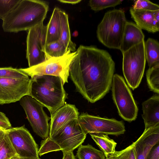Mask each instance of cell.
I'll return each mask as SVG.
<instances>
[{
	"instance_id": "6",
	"label": "cell",
	"mask_w": 159,
	"mask_h": 159,
	"mask_svg": "<svg viewBox=\"0 0 159 159\" xmlns=\"http://www.w3.org/2000/svg\"><path fill=\"white\" fill-rule=\"evenodd\" d=\"M144 40L132 47L123 54V71L129 86L133 90L140 84L146 62Z\"/></svg>"
},
{
	"instance_id": "5",
	"label": "cell",
	"mask_w": 159,
	"mask_h": 159,
	"mask_svg": "<svg viewBox=\"0 0 159 159\" xmlns=\"http://www.w3.org/2000/svg\"><path fill=\"white\" fill-rule=\"evenodd\" d=\"M127 21L122 10L114 9L106 12L97 27L98 40L108 48L120 50Z\"/></svg>"
},
{
	"instance_id": "22",
	"label": "cell",
	"mask_w": 159,
	"mask_h": 159,
	"mask_svg": "<svg viewBox=\"0 0 159 159\" xmlns=\"http://www.w3.org/2000/svg\"><path fill=\"white\" fill-rule=\"evenodd\" d=\"M91 138L105 156L115 152L117 143L110 139L108 135L100 134H90Z\"/></svg>"
},
{
	"instance_id": "34",
	"label": "cell",
	"mask_w": 159,
	"mask_h": 159,
	"mask_svg": "<svg viewBox=\"0 0 159 159\" xmlns=\"http://www.w3.org/2000/svg\"><path fill=\"white\" fill-rule=\"evenodd\" d=\"M62 159H75L73 151H62Z\"/></svg>"
},
{
	"instance_id": "25",
	"label": "cell",
	"mask_w": 159,
	"mask_h": 159,
	"mask_svg": "<svg viewBox=\"0 0 159 159\" xmlns=\"http://www.w3.org/2000/svg\"><path fill=\"white\" fill-rule=\"evenodd\" d=\"M68 49L60 39L56 41L45 45V52L47 60L50 58H57L64 56Z\"/></svg>"
},
{
	"instance_id": "11",
	"label": "cell",
	"mask_w": 159,
	"mask_h": 159,
	"mask_svg": "<svg viewBox=\"0 0 159 159\" xmlns=\"http://www.w3.org/2000/svg\"><path fill=\"white\" fill-rule=\"evenodd\" d=\"M47 26L43 23L31 29L26 39V57L29 67H31L47 60L45 52Z\"/></svg>"
},
{
	"instance_id": "37",
	"label": "cell",
	"mask_w": 159,
	"mask_h": 159,
	"mask_svg": "<svg viewBox=\"0 0 159 159\" xmlns=\"http://www.w3.org/2000/svg\"><path fill=\"white\" fill-rule=\"evenodd\" d=\"M18 159H40L39 157H18Z\"/></svg>"
},
{
	"instance_id": "12",
	"label": "cell",
	"mask_w": 159,
	"mask_h": 159,
	"mask_svg": "<svg viewBox=\"0 0 159 159\" xmlns=\"http://www.w3.org/2000/svg\"><path fill=\"white\" fill-rule=\"evenodd\" d=\"M5 131L18 157H39L38 145L31 134L24 126L11 128Z\"/></svg>"
},
{
	"instance_id": "18",
	"label": "cell",
	"mask_w": 159,
	"mask_h": 159,
	"mask_svg": "<svg viewBox=\"0 0 159 159\" xmlns=\"http://www.w3.org/2000/svg\"><path fill=\"white\" fill-rule=\"evenodd\" d=\"M154 11L135 10L132 7L129 10L131 17L136 24L141 29L152 33L159 30V26L154 19Z\"/></svg>"
},
{
	"instance_id": "16",
	"label": "cell",
	"mask_w": 159,
	"mask_h": 159,
	"mask_svg": "<svg viewBox=\"0 0 159 159\" xmlns=\"http://www.w3.org/2000/svg\"><path fill=\"white\" fill-rule=\"evenodd\" d=\"M142 29L135 24L127 21L122 37L120 50L122 53L144 40Z\"/></svg>"
},
{
	"instance_id": "15",
	"label": "cell",
	"mask_w": 159,
	"mask_h": 159,
	"mask_svg": "<svg viewBox=\"0 0 159 159\" xmlns=\"http://www.w3.org/2000/svg\"><path fill=\"white\" fill-rule=\"evenodd\" d=\"M79 115L78 109L74 105L65 103L51 114L49 137L70 120L78 118Z\"/></svg>"
},
{
	"instance_id": "28",
	"label": "cell",
	"mask_w": 159,
	"mask_h": 159,
	"mask_svg": "<svg viewBox=\"0 0 159 159\" xmlns=\"http://www.w3.org/2000/svg\"><path fill=\"white\" fill-rule=\"evenodd\" d=\"M121 0H90L89 1V5L91 9L98 11L105 8L115 7L120 4Z\"/></svg>"
},
{
	"instance_id": "26",
	"label": "cell",
	"mask_w": 159,
	"mask_h": 159,
	"mask_svg": "<svg viewBox=\"0 0 159 159\" xmlns=\"http://www.w3.org/2000/svg\"><path fill=\"white\" fill-rule=\"evenodd\" d=\"M148 86L152 91L159 93V65L150 67L146 72Z\"/></svg>"
},
{
	"instance_id": "29",
	"label": "cell",
	"mask_w": 159,
	"mask_h": 159,
	"mask_svg": "<svg viewBox=\"0 0 159 159\" xmlns=\"http://www.w3.org/2000/svg\"><path fill=\"white\" fill-rule=\"evenodd\" d=\"M107 156L111 159H136L134 149L132 144L121 151H115L113 153L107 157Z\"/></svg>"
},
{
	"instance_id": "13",
	"label": "cell",
	"mask_w": 159,
	"mask_h": 159,
	"mask_svg": "<svg viewBox=\"0 0 159 159\" xmlns=\"http://www.w3.org/2000/svg\"><path fill=\"white\" fill-rule=\"evenodd\" d=\"M31 79L0 78V105L19 101L30 95Z\"/></svg>"
},
{
	"instance_id": "8",
	"label": "cell",
	"mask_w": 159,
	"mask_h": 159,
	"mask_svg": "<svg viewBox=\"0 0 159 159\" xmlns=\"http://www.w3.org/2000/svg\"><path fill=\"white\" fill-rule=\"evenodd\" d=\"M111 86L113 99L119 115L128 122L135 120L138 108L123 77L117 74L114 75Z\"/></svg>"
},
{
	"instance_id": "1",
	"label": "cell",
	"mask_w": 159,
	"mask_h": 159,
	"mask_svg": "<svg viewBox=\"0 0 159 159\" xmlns=\"http://www.w3.org/2000/svg\"><path fill=\"white\" fill-rule=\"evenodd\" d=\"M71 64L70 79L77 90L89 102L102 98L111 86L115 63L106 51L80 46Z\"/></svg>"
},
{
	"instance_id": "2",
	"label": "cell",
	"mask_w": 159,
	"mask_h": 159,
	"mask_svg": "<svg viewBox=\"0 0 159 159\" xmlns=\"http://www.w3.org/2000/svg\"><path fill=\"white\" fill-rule=\"evenodd\" d=\"M49 6L46 2L39 0H20L2 20L4 32L17 33L29 30L43 23Z\"/></svg>"
},
{
	"instance_id": "21",
	"label": "cell",
	"mask_w": 159,
	"mask_h": 159,
	"mask_svg": "<svg viewBox=\"0 0 159 159\" xmlns=\"http://www.w3.org/2000/svg\"><path fill=\"white\" fill-rule=\"evenodd\" d=\"M146 60L149 68L159 65V43L155 39L148 38L144 43Z\"/></svg>"
},
{
	"instance_id": "3",
	"label": "cell",
	"mask_w": 159,
	"mask_h": 159,
	"mask_svg": "<svg viewBox=\"0 0 159 159\" xmlns=\"http://www.w3.org/2000/svg\"><path fill=\"white\" fill-rule=\"evenodd\" d=\"M30 96L46 107L51 114L63 106L67 94L59 77L51 75L31 77Z\"/></svg>"
},
{
	"instance_id": "31",
	"label": "cell",
	"mask_w": 159,
	"mask_h": 159,
	"mask_svg": "<svg viewBox=\"0 0 159 159\" xmlns=\"http://www.w3.org/2000/svg\"><path fill=\"white\" fill-rule=\"evenodd\" d=\"M132 8L137 10L155 11L159 10V6L147 0H138L135 1Z\"/></svg>"
},
{
	"instance_id": "4",
	"label": "cell",
	"mask_w": 159,
	"mask_h": 159,
	"mask_svg": "<svg viewBox=\"0 0 159 159\" xmlns=\"http://www.w3.org/2000/svg\"><path fill=\"white\" fill-rule=\"evenodd\" d=\"M78 118L70 120L51 136L42 141L38 151L39 155L60 150L73 151L81 145L87 134Z\"/></svg>"
},
{
	"instance_id": "40",
	"label": "cell",
	"mask_w": 159,
	"mask_h": 159,
	"mask_svg": "<svg viewBox=\"0 0 159 159\" xmlns=\"http://www.w3.org/2000/svg\"><path fill=\"white\" fill-rule=\"evenodd\" d=\"M0 129H1V128H0Z\"/></svg>"
},
{
	"instance_id": "36",
	"label": "cell",
	"mask_w": 159,
	"mask_h": 159,
	"mask_svg": "<svg viewBox=\"0 0 159 159\" xmlns=\"http://www.w3.org/2000/svg\"><path fill=\"white\" fill-rule=\"evenodd\" d=\"M154 16L157 24L159 26V10L154 11Z\"/></svg>"
},
{
	"instance_id": "38",
	"label": "cell",
	"mask_w": 159,
	"mask_h": 159,
	"mask_svg": "<svg viewBox=\"0 0 159 159\" xmlns=\"http://www.w3.org/2000/svg\"><path fill=\"white\" fill-rule=\"evenodd\" d=\"M10 159H18V156L17 155L14 156Z\"/></svg>"
},
{
	"instance_id": "39",
	"label": "cell",
	"mask_w": 159,
	"mask_h": 159,
	"mask_svg": "<svg viewBox=\"0 0 159 159\" xmlns=\"http://www.w3.org/2000/svg\"><path fill=\"white\" fill-rule=\"evenodd\" d=\"M106 159H111V158H110L109 157H106Z\"/></svg>"
},
{
	"instance_id": "35",
	"label": "cell",
	"mask_w": 159,
	"mask_h": 159,
	"mask_svg": "<svg viewBox=\"0 0 159 159\" xmlns=\"http://www.w3.org/2000/svg\"><path fill=\"white\" fill-rule=\"evenodd\" d=\"M58 1L61 2L65 3H69L75 4L80 2L81 0H58Z\"/></svg>"
},
{
	"instance_id": "32",
	"label": "cell",
	"mask_w": 159,
	"mask_h": 159,
	"mask_svg": "<svg viewBox=\"0 0 159 159\" xmlns=\"http://www.w3.org/2000/svg\"><path fill=\"white\" fill-rule=\"evenodd\" d=\"M11 128V124L5 114L0 111V128L6 130Z\"/></svg>"
},
{
	"instance_id": "30",
	"label": "cell",
	"mask_w": 159,
	"mask_h": 159,
	"mask_svg": "<svg viewBox=\"0 0 159 159\" xmlns=\"http://www.w3.org/2000/svg\"><path fill=\"white\" fill-rule=\"evenodd\" d=\"M20 0H0V19L3 20Z\"/></svg>"
},
{
	"instance_id": "19",
	"label": "cell",
	"mask_w": 159,
	"mask_h": 159,
	"mask_svg": "<svg viewBox=\"0 0 159 159\" xmlns=\"http://www.w3.org/2000/svg\"><path fill=\"white\" fill-rule=\"evenodd\" d=\"M61 9L56 7L47 26L46 45L59 40L61 35Z\"/></svg>"
},
{
	"instance_id": "20",
	"label": "cell",
	"mask_w": 159,
	"mask_h": 159,
	"mask_svg": "<svg viewBox=\"0 0 159 159\" xmlns=\"http://www.w3.org/2000/svg\"><path fill=\"white\" fill-rule=\"evenodd\" d=\"M61 35L60 39L71 52H75L76 45L71 40L68 15L64 11H60Z\"/></svg>"
},
{
	"instance_id": "9",
	"label": "cell",
	"mask_w": 159,
	"mask_h": 159,
	"mask_svg": "<svg viewBox=\"0 0 159 159\" xmlns=\"http://www.w3.org/2000/svg\"><path fill=\"white\" fill-rule=\"evenodd\" d=\"M19 102L34 132L44 139L48 138L50 118L44 112L43 106L30 95L24 96Z\"/></svg>"
},
{
	"instance_id": "17",
	"label": "cell",
	"mask_w": 159,
	"mask_h": 159,
	"mask_svg": "<svg viewBox=\"0 0 159 159\" xmlns=\"http://www.w3.org/2000/svg\"><path fill=\"white\" fill-rule=\"evenodd\" d=\"M142 117L146 130L159 124V96L155 94L142 104Z\"/></svg>"
},
{
	"instance_id": "7",
	"label": "cell",
	"mask_w": 159,
	"mask_h": 159,
	"mask_svg": "<svg viewBox=\"0 0 159 159\" xmlns=\"http://www.w3.org/2000/svg\"><path fill=\"white\" fill-rule=\"evenodd\" d=\"M77 52H71L68 49L63 56L50 58L37 65L20 69L29 76L51 75L60 77L64 84L68 82L70 69Z\"/></svg>"
},
{
	"instance_id": "33",
	"label": "cell",
	"mask_w": 159,
	"mask_h": 159,
	"mask_svg": "<svg viewBox=\"0 0 159 159\" xmlns=\"http://www.w3.org/2000/svg\"><path fill=\"white\" fill-rule=\"evenodd\" d=\"M145 159H159V143L152 147Z\"/></svg>"
},
{
	"instance_id": "10",
	"label": "cell",
	"mask_w": 159,
	"mask_h": 159,
	"mask_svg": "<svg viewBox=\"0 0 159 159\" xmlns=\"http://www.w3.org/2000/svg\"><path fill=\"white\" fill-rule=\"evenodd\" d=\"M78 119L86 134L100 133L118 136L124 134L125 131L123 122L114 119L102 118L87 113H81Z\"/></svg>"
},
{
	"instance_id": "14",
	"label": "cell",
	"mask_w": 159,
	"mask_h": 159,
	"mask_svg": "<svg viewBox=\"0 0 159 159\" xmlns=\"http://www.w3.org/2000/svg\"><path fill=\"white\" fill-rule=\"evenodd\" d=\"M159 143V124L144 130L141 136L133 142L136 159H145L152 147Z\"/></svg>"
},
{
	"instance_id": "24",
	"label": "cell",
	"mask_w": 159,
	"mask_h": 159,
	"mask_svg": "<svg viewBox=\"0 0 159 159\" xmlns=\"http://www.w3.org/2000/svg\"><path fill=\"white\" fill-rule=\"evenodd\" d=\"M16 155L5 130L0 129V159H10Z\"/></svg>"
},
{
	"instance_id": "27",
	"label": "cell",
	"mask_w": 159,
	"mask_h": 159,
	"mask_svg": "<svg viewBox=\"0 0 159 159\" xmlns=\"http://www.w3.org/2000/svg\"><path fill=\"white\" fill-rule=\"evenodd\" d=\"M0 78L11 79H25L29 76L20 69L11 67H0Z\"/></svg>"
},
{
	"instance_id": "23",
	"label": "cell",
	"mask_w": 159,
	"mask_h": 159,
	"mask_svg": "<svg viewBox=\"0 0 159 159\" xmlns=\"http://www.w3.org/2000/svg\"><path fill=\"white\" fill-rule=\"evenodd\" d=\"M76 157L78 159H106V158L102 151L89 144L86 145L81 144L78 147Z\"/></svg>"
}]
</instances>
